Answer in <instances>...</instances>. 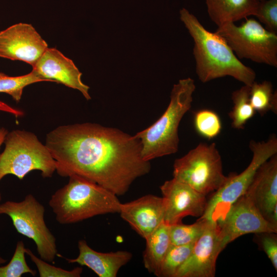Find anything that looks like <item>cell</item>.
I'll return each instance as SVG.
<instances>
[{"instance_id":"6da1fadb","label":"cell","mask_w":277,"mask_h":277,"mask_svg":"<svg viewBox=\"0 0 277 277\" xmlns=\"http://www.w3.org/2000/svg\"><path fill=\"white\" fill-rule=\"evenodd\" d=\"M45 145L58 175L80 176L117 196L125 194L136 179L151 169L135 135L97 124L58 126L47 134Z\"/></svg>"},{"instance_id":"7a4b0ae2","label":"cell","mask_w":277,"mask_h":277,"mask_svg":"<svg viewBox=\"0 0 277 277\" xmlns=\"http://www.w3.org/2000/svg\"><path fill=\"white\" fill-rule=\"evenodd\" d=\"M180 14L194 41L196 73L201 82L229 76L244 85H252L254 71L241 62L222 36L207 30L186 9H181Z\"/></svg>"},{"instance_id":"3957f363","label":"cell","mask_w":277,"mask_h":277,"mask_svg":"<svg viewBox=\"0 0 277 277\" xmlns=\"http://www.w3.org/2000/svg\"><path fill=\"white\" fill-rule=\"evenodd\" d=\"M69 177L68 183L49 201L58 223L71 224L99 215L119 213L122 203L116 194L80 176Z\"/></svg>"},{"instance_id":"277c9868","label":"cell","mask_w":277,"mask_h":277,"mask_svg":"<svg viewBox=\"0 0 277 277\" xmlns=\"http://www.w3.org/2000/svg\"><path fill=\"white\" fill-rule=\"evenodd\" d=\"M194 81L188 77L173 85L170 103L162 116L152 125L135 135L140 140L143 159L146 161L170 155L178 150V128L191 107Z\"/></svg>"},{"instance_id":"5b68a950","label":"cell","mask_w":277,"mask_h":277,"mask_svg":"<svg viewBox=\"0 0 277 277\" xmlns=\"http://www.w3.org/2000/svg\"><path fill=\"white\" fill-rule=\"evenodd\" d=\"M5 148L0 153V181L8 174L23 180L34 170L43 177H51L56 171V162L49 149L33 133L21 130L8 132Z\"/></svg>"},{"instance_id":"8992f818","label":"cell","mask_w":277,"mask_h":277,"mask_svg":"<svg viewBox=\"0 0 277 277\" xmlns=\"http://www.w3.org/2000/svg\"><path fill=\"white\" fill-rule=\"evenodd\" d=\"M249 148L253 155L249 165L240 173L228 176L224 184L207 201L205 212L200 218L216 224L223 221L231 205L245 194L259 167L277 153V138L273 134L266 141L252 140Z\"/></svg>"},{"instance_id":"52a82bcc","label":"cell","mask_w":277,"mask_h":277,"mask_svg":"<svg viewBox=\"0 0 277 277\" xmlns=\"http://www.w3.org/2000/svg\"><path fill=\"white\" fill-rule=\"evenodd\" d=\"M173 176L206 196L219 189L228 178L223 173L221 156L214 143H201L176 159Z\"/></svg>"},{"instance_id":"ba28073f","label":"cell","mask_w":277,"mask_h":277,"mask_svg":"<svg viewBox=\"0 0 277 277\" xmlns=\"http://www.w3.org/2000/svg\"><path fill=\"white\" fill-rule=\"evenodd\" d=\"M215 32L226 40L239 58L277 67V34L257 20L246 18L240 26L227 23Z\"/></svg>"},{"instance_id":"9c48e42d","label":"cell","mask_w":277,"mask_h":277,"mask_svg":"<svg viewBox=\"0 0 277 277\" xmlns=\"http://www.w3.org/2000/svg\"><path fill=\"white\" fill-rule=\"evenodd\" d=\"M45 211L44 206L32 194L21 201L0 204V214L9 216L16 231L34 241L39 258L52 263L58 254L56 241L46 224Z\"/></svg>"},{"instance_id":"30bf717a","label":"cell","mask_w":277,"mask_h":277,"mask_svg":"<svg viewBox=\"0 0 277 277\" xmlns=\"http://www.w3.org/2000/svg\"><path fill=\"white\" fill-rule=\"evenodd\" d=\"M218 236L222 249L240 236L263 232L277 233L244 195L234 202L218 223Z\"/></svg>"},{"instance_id":"8fae6325","label":"cell","mask_w":277,"mask_h":277,"mask_svg":"<svg viewBox=\"0 0 277 277\" xmlns=\"http://www.w3.org/2000/svg\"><path fill=\"white\" fill-rule=\"evenodd\" d=\"M34 28L20 23L0 32V57L21 61L32 67L48 48Z\"/></svg>"},{"instance_id":"7c38bea8","label":"cell","mask_w":277,"mask_h":277,"mask_svg":"<svg viewBox=\"0 0 277 277\" xmlns=\"http://www.w3.org/2000/svg\"><path fill=\"white\" fill-rule=\"evenodd\" d=\"M165 204L164 222L169 225L182 222L186 216L201 217L206 205V195L173 177L160 187Z\"/></svg>"},{"instance_id":"4fadbf2b","label":"cell","mask_w":277,"mask_h":277,"mask_svg":"<svg viewBox=\"0 0 277 277\" xmlns=\"http://www.w3.org/2000/svg\"><path fill=\"white\" fill-rule=\"evenodd\" d=\"M244 195L262 216L277 229L276 154L259 167Z\"/></svg>"},{"instance_id":"5bb4252c","label":"cell","mask_w":277,"mask_h":277,"mask_svg":"<svg viewBox=\"0 0 277 277\" xmlns=\"http://www.w3.org/2000/svg\"><path fill=\"white\" fill-rule=\"evenodd\" d=\"M222 251L217 225L208 221L203 234L195 242L189 256L174 277H214L216 260Z\"/></svg>"},{"instance_id":"9a60e30c","label":"cell","mask_w":277,"mask_h":277,"mask_svg":"<svg viewBox=\"0 0 277 277\" xmlns=\"http://www.w3.org/2000/svg\"><path fill=\"white\" fill-rule=\"evenodd\" d=\"M32 70L44 81L56 82L78 90L89 100V87L81 80L82 73L70 58L55 48H48L36 63Z\"/></svg>"},{"instance_id":"2e32d148","label":"cell","mask_w":277,"mask_h":277,"mask_svg":"<svg viewBox=\"0 0 277 277\" xmlns=\"http://www.w3.org/2000/svg\"><path fill=\"white\" fill-rule=\"evenodd\" d=\"M119 213L145 240L164 221V199L162 196L147 194L121 204Z\"/></svg>"},{"instance_id":"e0dca14e","label":"cell","mask_w":277,"mask_h":277,"mask_svg":"<svg viewBox=\"0 0 277 277\" xmlns=\"http://www.w3.org/2000/svg\"><path fill=\"white\" fill-rule=\"evenodd\" d=\"M78 255L74 259H64L68 263H77L85 266L99 277H115L121 267L132 259L131 252L118 250L107 253L92 249L84 240L78 242Z\"/></svg>"},{"instance_id":"ac0fdd59","label":"cell","mask_w":277,"mask_h":277,"mask_svg":"<svg viewBox=\"0 0 277 277\" xmlns=\"http://www.w3.org/2000/svg\"><path fill=\"white\" fill-rule=\"evenodd\" d=\"M258 0H206L209 16L217 27L255 16Z\"/></svg>"},{"instance_id":"d6986e66","label":"cell","mask_w":277,"mask_h":277,"mask_svg":"<svg viewBox=\"0 0 277 277\" xmlns=\"http://www.w3.org/2000/svg\"><path fill=\"white\" fill-rule=\"evenodd\" d=\"M145 240L144 265L150 273L156 275L171 245L169 225L163 222Z\"/></svg>"},{"instance_id":"ffe728a7","label":"cell","mask_w":277,"mask_h":277,"mask_svg":"<svg viewBox=\"0 0 277 277\" xmlns=\"http://www.w3.org/2000/svg\"><path fill=\"white\" fill-rule=\"evenodd\" d=\"M250 86L244 85L232 93L233 106L229 115L233 128L244 129L247 122L255 115L256 111L250 102Z\"/></svg>"},{"instance_id":"44dd1931","label":"cell","mask_w":277,"mask_h":277,"mask_svg":"<svg viewBox=\"0 0 277 277\" xmlns=\"http://www.w3.org/2000/svg\"><path fill=\"white\" fill-rule=\"evenodd\" d=\"M249 98L252 107L261 115L269 111L277 113V93L270 82L254 81L250 86Z\"/></svg>"},{"instance_id":"7402d4cb","label":"cell","mask_w":277,"mask_h":277,"mask_svg":"<svg viewBox=\"0 0 277 277\" xmlns=\"http://www.w3.org/2000/svg\"><path fill=\"white\" fill-rule=\"evenodd\" d=\"M194 244L171 245L156 276L174 277L179 268L189 256Z\"/></svg>"},{"instance_id":"603a6c76","label":"cell","mask_w":277,"mask_h":277,"mask_svg":"<svg viewBox=\"0 0 277 277\" xmlns=\"http://www.w3.org/2000/svg\"><path fill=\"white\" fill-rule=\"evenodd\" d=\"M207 223V221L199 218L192 224L186 225L181 222L169 225L171 245H183L195 243L203 234Z\"/></svg>"},{"instance_id":"cb8c5ba5","label":"cell","mask_w":277,"mask_h":277,"mask_svg":"<svg viewBox=\"0 0 277 277\" xmlns=\"http://www.w3.org/2000/svg\"><path fill=\"white\" fill-rule=\"evenodd\" d=\"M42 81L44 80L33 70L28 74L18 76H9L0 73V93H7L16 102H19L26 86Z\"/></svg>"},{"instance_id":"d4e9b609","label":"cell","mask_w":277,"mask_h":277,"mask_svg":"<svg viewBox=\"0 0 277 277\" xmlns=\"http://www.w3.org/2000/svg\"><path fill=\"white\" fill-rule=\"evenodd\" d=\"M194 125L196 132L202 136L210 140L221 131L222 122L219 115L210 109H201L194 115Z\"/></svg>"},{"instance_id":"484cf974","label":"cell","mask_w":277,"mask_h":277,"mask_svg":"<svg viewBox=\"0 0 277 277\" xmlns=\"http://www.w3.org/2000/svg\"><path fill=\"white\" fill-rule=\"evenodd\" d=\"M25 253L26 248L24 242L18 241L10 262L5 266H0V277H21L27 273L35 276L36 271L27 265Z\"/></svg>"},{"instance_id":"4316f807","label":"cell","mask_w":277,"mask_h":277,"mask_svg":"<svg viewBox=\"0 0 277 277\" xmlns=\"http://www.w3.org/2000/svg\"><path fill=\"white\" fill-rule=\"evenodd\" d=\"M26 253L36 265L40 277H80L83 272L81 267L67 270L53 266L38 258L29 248H26Z\"/></svg>"},{"instance_id":"83f0119b","label":"cell","mask_w":277,"mask_h":277,"mask_svg":"<svg viewBox=\"0 0 277 277\" xmlns=\"http://www.w3.org/2000/svg\"><path fill=\"white\" fill-rule=\"evenodd\" d=\"M255 16L268 30L277 33V0L260 1Z\"/></svg>"},{"instance_id":"f1b7e54d","label":"cell","mask_w":277,"mask_h":277,"mask_svg":"<svg viewBox=\"0 0 277 277\" xmlns=\"http://www.w3.org/2000/svg\"><path fill=\"white\" fill-rule=\"evenodd\" d=\"M255 242L264 251L275 271H277V234L273 232L255 233Z\"/></svg>"},{"instance_id":"f546056e","label":"cell","mask_w":277,"mask_h":277,"mask_svg":"<svg viewBox=\"0 0 277 277\" xmlns=\"http://www.w3.org/2000/svg\"><path fill=\"white\" fill-rule=\"evenodd\" d=\"M8 131L3 127L0 128V147L1 146L2 144L4 143L5 137L8 133ZM2 195L0 192V202L2 200Z\"/></svg>"},{"instance_id":"4dcf8cb0","label":"cell","mask_w":277,"mask_h":277,"mask_svg":"<svg viewBox=\"0 0 277 277\" xmlns=\"http://www.w3.org/2000/svg\"><path fill=\"white\" fill-rule=\"evenodd\" d=\"M6 260L0 256V265L6 262Z\"/></svg>"},{"instance_id":"1f68e13d","label":"cell","mask_w":277,"mask_h":277,"mask_svg":"<svg viewBox=\"0 0 277 277\" xmlns=\"http://www.w3.org/2000/svg\"><path fill=\"white\" fill-rule=\"evenodd\" d=\"M258 1L260 2V1H264V0H258Z\"/></svg>"}]
</instances>
